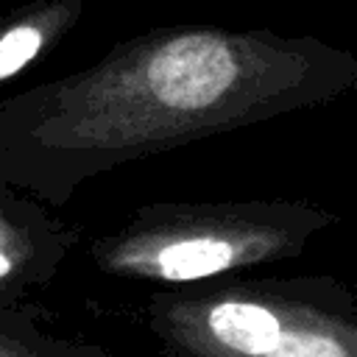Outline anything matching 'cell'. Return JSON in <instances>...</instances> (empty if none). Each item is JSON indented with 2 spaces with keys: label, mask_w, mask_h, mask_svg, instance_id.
<instances>
[{
  "label": "cell",
  "mask_w": 357,
  "mask_h": 357,
  "mask_svg": "<svg viewBox=\"0 0 357 357\" xmlns=\"http://www.w3.org/2000/svg\"><path fill=\"white\" fill-rule=\"evenodd\" d=\"M340 215L290 198L148 204L95 237L89 262L114 279L192 287L298 257Z\"/></svg>",
  "instance_id": "2"
},
{
  "label": "cell",
  "mask_w": 357,
  "mask_h": 357,
  "mask_svg": "<svg viewBox=\"0 0 357 357\" xmlns=\"http://www.w3.org/2000/svg\"><path fill=\"white\" fill-rule=\"evenodd\" d=\"M8 324L11 318H0V357H50L45 346H31Z\"/></svg>",
  "instance_id": "6"
},
{
  "label": "cell",
  "mask_w": 357,
  "mask_h": 357,
  "mask_svg": "<svg viewBox=\"0 0 357 357\" xmlns=\"http://www.w3.org/2000/svg\"><path fill=\"white\" fill-rule=\"evenodd\" d=\"M84 17V0H31L0 20V84L42 61Z\"/></svg>",
  "instance_id": "5"
},
{
  "label": "cell",
  "mask_w": 357,
  "mask_h": 357,
  "mask_svg": "<svg viewBox=\"0 0 357 357\" xmlns=\"http://www.w3.org/2000/svg\"><path fill=\"white\" fill-rule=\"evenodd\" d=\"M145 321L165 357H357V298L335 276L159 290Z\"/></svg>",
  "instance_id": "3"
},
{
  "label": "cell",
  "mask_w": 357,
  "mask_h": 357,
  "mask_svg": "<svg viewBox=\"0 0 357 357\" xmlns=\"http://www.w3.org/2000/svg\"><path fill=\"white\" fill-rule=\"evenodd\" d=\"M354 86L357 53L312 33L148 28L0 100V184L64 206L103 173L326 106Z\"/></svg>",
  "instance_id": "1"
},
{
  "label": "cell",
  "mask_w": 357,
  "mask_h": 357,
  "mask_svg": "<svg viewBox=\"0 0 357 357\" xmlns=\"http://www.w3.org/2000/svg\"><path fill=\"white\" fill-rule=\"evenodd\" d=\"M78 234L42 201L0 184V318H11L47 287Z\"/></svg>",
  "instance_id": "4"
}]
</instances>
